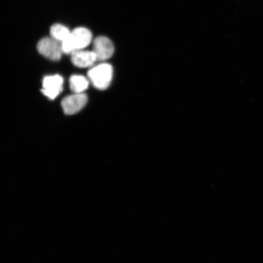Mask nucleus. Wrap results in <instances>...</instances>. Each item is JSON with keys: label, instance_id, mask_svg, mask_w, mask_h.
<instances>
[{"label": "nucleus", "instance_id": "nucleus-1", "mask_svg": "<svg viewBox=\"0 0 263 263\" xmlns=\"http://www.w3.org/2000/svg\"><path fill=\"white\" fill-rule=\"evenodd\" d=\"M91 41V32L88 29L78 28L71 32L67 39L61 43L62 51L64 53L72 54L86 48Z\"/></svg>", "mask_w": 263, "mask_h": 263}, {"label": "nucleus", "instance_id": "nucleus-9", "mask_svg": "<svg viewBox=\"0 0 263 263\" xmlns=\"http://www.w3.org/2000/svg\"><path fill=\"white\" fill-rule=\"evenodd\" d=\"M50 33L52 38L61 43L65 41L71 34V32L67 27L60 24L52 25Z\"/></svg>", "mask_w": 263, "mask_h": 263}, {"label": "nucleus", "instance_id": "nucleus-8", "mask_svg": "<svg viewBox=\"0 0 263 263\" xmlns=\"http://www.w3.org/2000/svg\"><path fill=\"white\" fill-rule=\"evenodd\" d=\"M89 84L87 79L83 76L73 75L70 79V86L74 93H83Z\"/></svg>", "mask_w": 263, "mask_h": 263}, {"label": "nucleus", "instance_id": "nucleus-5", "mask_svg": "<svg viewBox=\"0 0 263 263\" xmlns=\"http://www.w3.org/2000/svg\"><path fill=\"white\" fill-rule=\"evenodd\" d=\"M87 103V97L84 93H74L62 101V107L67 115H74L81 111Z\"/></svg>", "mask_w": 263, "mask_h": 263}, {"label": "nucleus", "instance_id": "nucleus-2", "mask_svg": "<svg viewBox=\"0 0 263 263\" xmlns=\"http://www.w3.org/2000/svg\"><path fill=\"white\" fill-rule=\"evenodd\" d=\"M88 77L95 87L99 90L106 89L113 77V68L109 64H102L88 71Z\"/></svg>", "mask_w": 263, "mask_h": 263}, {"label": "nucleus", "instance_id": "nucleus-3", "mask_svg": "<svg viewBox=\"0 0 263 263\" xmlns=\"http://www.w3.org/2000/svg\"><path fill=\"white\" fill-rule=\"evenodd\" d=\"M37 49L39 53L52 61L60 60L63 53L61 43L52 37L42 39L38 43Z\"/></svg>", "mask_w": 263, "mask_h": 263}, {"label": "nucleus", "instance_id": "nucleus-4", "mask_svg": "<svg viewBox=\"0 0 263 263\" xmlns=\"http://www.w3.org/2000/svg\"><path fill=\"white\" fill-rule=\"evenodd\" d=\"M63 84L61 76H48L43 80L42 92L50 100H54L63 90Z\"/></svg>", "mask_w": 263, "mask_h": 263}, {"label": "nucleus", "instance_id": "nucleus-7", "mask_svg": "<svg viewBox=\"0 0 263 263\" xmlns=\"http://www.w3.org/2000/svg\"><path fill=\"white\" fill-rule=\"evenodd\" d=\"M71 61L75 66L80 68H88L97 61L96 55L93 51H77L71 54Z\"/></svg>", "mask_w": 263, "mask_h": 263}, {"label": "nucleus", "instance_id": "nucleus-6", "mask_svg": "<svg viewBox=\"0 0 263 263\" xmlns=\"http://www.w3.org/2000/svg\"><path fill=\"white\" fill-rule=\"evenodd\" d=\"M113 43L104 36H100L95 39L93 51L97 61H103L112 57L114 52Z\"/></svg>", "mask_w": 263, "mask_h": 263}]
</instances>
